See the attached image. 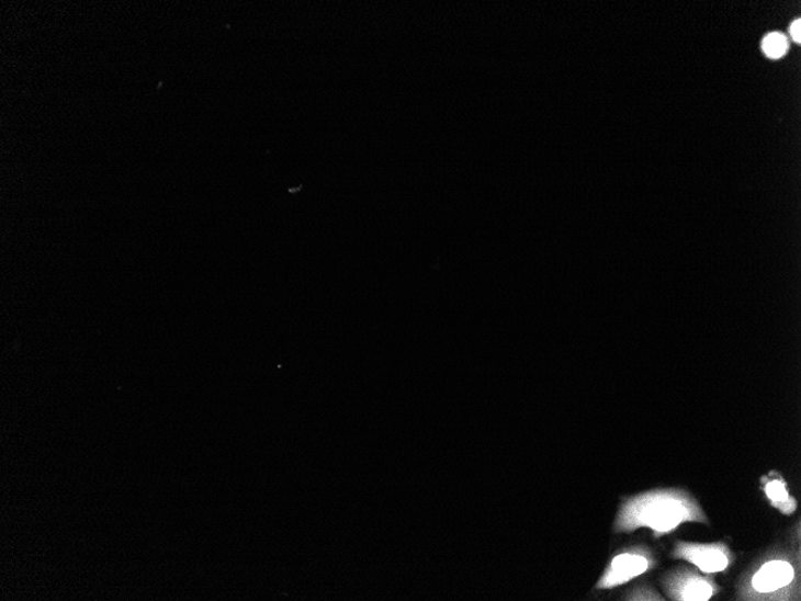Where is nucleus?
<instances>
[{
	"label": "nucleus",
	"mask_w": 801,
	"mask_h": 601,
	"mask_svg": "<svg viewBox=\"0 0 801 601\" xmlns=\"http://www.w3.org/2000/svg\"><path fill=\"white\" fill-rule=\"evenodd\" d=\"M761 488L768 501L785 515H792L797 510V501L788 491L785 479L779 473L771 472L770 475L760 479Z\"/></svg>",
	"instance_id": "423d86ee"
},
{
	"label": "nucleus",
	"mask_w": 801,
	"mask_h": 601,
	"mask_svg": "<svg viewBox=\"0 0 801 601\" xmlns=\"http://www.w3.org/2000/svg\"><path fill=\"white\" fill-rule=\"evenodd\" d=\"M765 54L771 59H779L786 55L788 49V42L786 36L780 33H771L766 36L764 44Z\"/></svg>",
	"instance_id": "0eeeda50"
},
{
	"label": "nucleus",
	"mask_w": 801,
	"mask_h": 601,
	"mask_svg": "<svg viewBox=\"0 0 801 601\" xmlns=\"http://www.w3.org/2000/svg\"><path fill=\"white\" fill-rule=\"evenodd\" d=\"M656 566L652 549L645 546H634L618 554L610 562L600 578L598 590H613L631 580L642 577Z\"/></svg>",
	"instance_id": "7ed1b4c3"
},
{
	"label": "nucleus",
	"mask_w": 801,
	"mask_h": 601,
	"mask_svg": "<svg viewBox=\"0 0 801 601\" xmlns=\"http://www.w3.org/2000/svg\"><path fill=\"white\" fill-rule=\"evenodd\" d=\"M628 600H664L653 588L641 587L628 597Z\"/></svg>",
	"instance_id": "6e6552de"
},
{
	"label": "nucleus",
	"mask_w": 801,
	"mask_h": 601,
	"mask_svg": "<svg viewBox=\"0 0 801 601\" xmlns=\"http://www.w3.org/2000/svg\"><path fill=\"white\" fill-rule=\"evenodd\" d=\"M663 585L669 599L676 601H708L721 592L713 575L699 569L679 568L668 572Z\"/></svg>",
	"instance_id": "20e7f679"
},
{
	"label": "nucleus",
	"mask_w": 801,
	"mask_h": 601,
	"mask_svg": "<svg viewBox=\"0 0 801 601\" xmlns=\"http://www.w3.org/2000/svg\"><path fill=\"white\" fill-rule=\"evenodd\" d=\"M672 557L690 563L703 574L714 575L729 570L734 563L732 549L725 543H676Z\"/></svg>",
	"instance_id": "39448f33"
},
{
	"label": "nucleus",
	"mask_w": 801,
	"mask_h": 601,
	"mask_svg": "<svg viewBox=\"0 0 801 601\" xmlns=\"http://www.w3.org/2000/svg\"><path fill=\"white\" fill-rule=\"evenodd\" d=\"M800 30H801V22H800V20H797V21H796V22H793V24L791 25V31H790V32H791V35H792V37H793V39H794V41H796L797 43H800V41H801Z\"/></svg>",
	"instance_id": "1a4fd4ad"
},
{
	"label": "nucleus",
	"mask_w": 801,
	"mask_h": 601,
	"mask_svg": "<svg viewBox=\"0 0 801 601\" xmlns=\"http://www.w3.org/2000/svg\"><path fill=\"white\" fill-rule=\"evenodd\" d=\"M740 596L743 600H799V559L787 553L767 556L748 571Z\"/></svg>",
	"instance_id": "f03ea898"
},
{
	"label": "nucleus",
	"mask_w": 801,
	"mask_h": 601,
	"mask_svg": "<svg viewBox=\"0 0 801 601\" xmlns=\"http://www.w3.org/2000/svg\"><path fill=\"white\" fill-rule=\"evenodd\" d=\"M709 523L699 501L682 489H655L628 498L614 523L617 533L648 529L655 538L674 533L684 523Z\"/></svg>",
	"instance_id": "f257e3e1"
}]
</instances>
